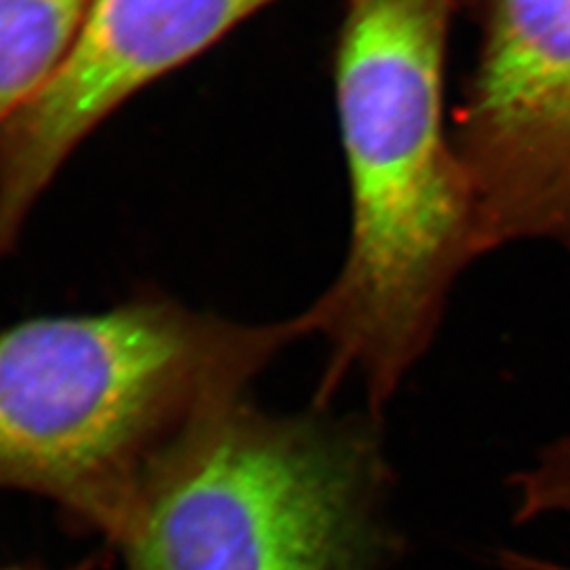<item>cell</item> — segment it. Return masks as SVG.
Instances as JSON below:
<instances>
[{
	"mask_svg": "<svg viewBox=\"0 0 570 570\" xmlns=\"http://www.w3.org/2000/svg\"><path fill=\"white\" fill-rule=\"evenodd\" d=\"M459 0H345L332 79L351 193L345 263L301 315L327 343L315 406L357 376L387 406L482 258L468 167L446 119Z\"/></svg>",
	"mask_w": 570,
	"mask_h": 570,
	"instance_id": "cell-1",
	"label": "cell"
},
{
	"mask_svg": "<svg viewBox=\"0 0 570 570\" xmlns=\"http://www.w3.org/2000/svg\"><path fill=\"white\" fill-rule=\"evenodd\" d=\"M303 336L301 315L242 324L161 292L2 327L0 489L108 539L157 454Z\"/></svg>",
	"mask_w": 570,
	"mask_h": 570,
	"instance_id": "cell-2",
	"label": "cell"
},
{
	"mask_svg": "<svg viewBox=\"0 0 570 570\" xmlns=\"http://www.w3.org/2000/svg\"><path fill=\"white\" fill-rule=\"evenodd\" d=\"M376 414L271 412L249 391L165 446L108 534L125 570H383L402 550Z\"/></svg>",
	"mask_w": 570,
	"mask_h": 570,
	"instance_id": "cell-3",
	"label": "cell"
},
{
	"mask_svg": "<svg viewBox=\"0 0 570 570\" xmlns=\"http://www.w3.org/2000/svg\"><path fill=\"white\" fill-rule=\"evenodd\" d=\"M475 21L450 125L482 254L551 242L570 256V0H475Z\"/></svg>",
	"mask_w": 570,
	"mask_h": 570,
	"instance_id": "cell-4",
	"label": "cell"
},
{
	"mask_svg": "<svg viewBox=\"0 0 570 570\" xmlns=\"http://www.w3.org/2000/svg\"><path fill=\"white\" fill-rule=\"evenodd\" d=\"M275 2L94 0L60 72L0 131V261L87 136Z\"/></svg>",
	"mask_w": 570,
	"mask_h": 570,
	"instance_id": "cell-5",
	"label": "cell"
},
{
	"mask_svg": "<svg viewBox=\"0 0 570 570\" xmlns=\"http://www.w3.org/2000/svg\"><path fill=\"white\" fill-rule=\"evenodd\" d=\"M94 0H0V131L68 60Z\"/></svg>",
	"mask_w": 570,
	"mask_h": 570,
	"instance_id": "cell-6",
	"label": "cell"
},
{
	"mask_svg": "<svg viewBox=\"0 0 570 570\" xmlns=\"http://www.w3.org/2000/svg\"><path fill=\"white\" fill-rule=\"evenodd\" d=\"M515 520L562 515L570 520V433L539 454L527 471L513 478Z\"/></svg>",
	"mask_w": 570,
	"mask_h": 570,
	"instance_id": "cell-7",
	"label": "cell"
},
{
	"mask_svg": "<svg viewBox=\"0 0 570 570\" xmlns=\"http://www.w3.org/2000/svg\"><path fill=\"white\" fill-rule=\"evenodd\" d=\"M96 567H98V560L96 558H91V560H85L82 564H79V567H75V569H68V570H96ZM0 570H42L39 569V567H18V564H13V567H0Z\"/></svg>",
	"mask_w": 570,
	"mask_h": 570,
	"instance_id": "cell-8",
	"label": "cell"
},
{
	"mask_svg": "<svg viewBox=\"0 0 570 570\" xmlns=\"http://www.w3.org/2000/svg\"><path fill=\"white\" fill-rule=\"evenodd\" d=\"M546 570H570V567H560V564H556V562H551L546 567Z\"/></svg>",
	"mask_w": 570,
	"mask_h": 570,
	"instance_id": "cell-9",
	"label": "cell"
}]
</instances>
